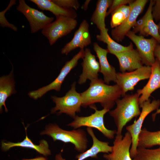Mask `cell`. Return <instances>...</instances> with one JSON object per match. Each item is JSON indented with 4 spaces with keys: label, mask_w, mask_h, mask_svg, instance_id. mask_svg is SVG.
<instances>
[{
    "label": "cell",
    "mask_w": 160,
    "mask_h": 160,
    "mask_svg": "<svg viewBox=\"0 0 160 160\" xmlns=\"http://www.w3.org/2000/svg\"><path fill=\"white\" fill-rule=\"evenodd\" d=\"M93 48L99 60L100 72L103 75L104 81L108 84L111 81L116 83L117 73L115 68L109 64L107 60L108 49L102 48L96 42L93 43Z\"/></svg>",
    "instance_id": "20"
},
{
    "label": "cell",
    "mask_w": 160,
    "mask_h": 160,
    "mask_svg": "<svg viewBox=\"0 0 160 160\" xmlns=\"http://www.w3.org/2000/svg\"><path fill=\"white\" fill-rule=\"evenodd\" d=\"M87 130L92 138L93 144L89 149L76 156L77 160H84L89 157L97 158V155L100 153H108L112 151V146L109 145L108 142L99 140L95 136L92 128L87 127ZM55 160H65L62 157L61 153L56 155Z\"/></svg>",
    "instance_id": "17"
},
{
    "label": "cell",
    "mask_w": 160,
    "mask_h": 160,
    "mask_svg": "<svg viewBox=\"0 0 160 160\" xmlns=\"http://www.w3.org/2000/svg\"><path fill=\"white\" fill-rule=\"evenodd\" d=\"M89 107L95 110V112L87 116H76L73 121L68 126L76 129L82 127L94 128L100 131L106 137L110 139H113L116 133V131L107 129L104 124V117L105 115L110 110L103 108L100 110H97L94 105Z\"/></svg>",
    "instance_id": "5"
},
{
    "label": "cell",
    "mask_w": 160,
    "mask_h": 160,
    "mask_svg": "<svg viewBox=\"0 0 160 160\" xmlns=\"http://www.w3.org/2000/svg\"><path fill=\"white\" fill-rule=\"evenodd\" d=\"M159 114H160V108L157 109L155 113L152 114V117L153 121H155L156 115Z\"/></svg>",
    "instance_id": "35"
},
{
    "label": "cell",
    "mask_w": 160,
    "mask_h": 160,
    "mask_svg": "<svg viewBox=\"0 0 160 160\" xmlns=\"http://www.w3.org/2000/svg\"><path fill=\"white\" fill-rule=\"evenodd\" d=\"M13 69L9 74L3 76L0 78V109L2 111V107L5 108V111H8L5 105V101L8 97L11 95L15 94L16 91L15 89V82L13 75Z\"/></svg>",
    "instance_id": "24"
},
{
    "label": "cell",
    "mask_w": 160,
    "mask_h": 160,
    "mask_svg": "<svg viewBox=\"0 0 160 160\" xmlns=\"http://www.w3.org/2000/svg\"><path fill=\"white\" fill-rule=\"evenodd\" d=\"M152 15L155 22L160 21V0H155L152 9Z\"/></svg>",
    "instance_id": "32"
},
{
    "label": "cell",
    "mask_w": 160,
    "mask_h": 160,
    "mask_svg": "<svg viewBox=\"0 0 160 160\" xmlns=\"http://www.w3.org/2000/svg\"><path fill=\"white\" fill-rule=\"evenodd\" d=\"M155 0L150 1L146 12L142 17L137 21L132 31L143 36H151L160 44L158 27L155 23L152 15V9Z\"/></svg>",
    "instance_id": "13"
},
{
    "label": "cell",
    "mask_w": 160,
    "mask_h": 160,
    "mask_svg": "<svg viewBox=\"0 0 160 160\" xmlns=\"http://www.w3.org/2000/svg\"><path fill=\"white\" fill-rule=\"evenodd\" d=\"M113 1L98 0L97 2L96 8L92 15L90 21L96 26L100 31L106 28L105 19L106 16L107 10L110 7Z\"/></svg>",
    "instance_id": "23"
},
{
    "label": "cell",
    "mask_w": 160,
    "mask_h": 160,
    "mask_svg": "<svg viewBox=\"0 0 160 160\" xmlns=\"http://www.w3.org/2000/svg\"><path fill=\"white\" fill-rule=\"evenodd\" d=\"M25 138L22 141L17 143L10 142L1 143V148L4 151H6L14 147H20L28 148L35 150L40 154L47 156L50 155L51 152L49 148V145L46 141L43 140L40 141L39 145L34 144L28 138L26 133V128H25Z\"/></svg>",
    "instance_id": "21"
},
{
    "label": "cell",
    "mask_w": 160,
    "mask_h": 160,
    "mask_svg": "<svg viewBox=\"0 0 160 160\" xmlns=\"http://www.w3.org/2000/svg\"><path fill=\"white\" fill-rule=\"evenodd\" d=\"M151 67V72L148 81L142 89L137 90V93L141 95L139 98L140 105L149 99L153 92L160 88V64L156 58Z\"/></svg>",
    "instance_id": "19"
},
{
    "label": "cell",
    "mask_w": 160,
    "mask_h": 160,
    "mask_svg": "<svg viewBox=\"0 0 160 160\" xmlns=\"http://www.w3.org/2000/svg\"><path fill=\"white\" fill-rule=\"evenodd\" d=\"M148 1V0H136L129 4L131 9L129 15L124 23L111 31L113 40L118 42L122 41L127 33L135 24L137 17Z\"/></svg>",
    "instance_id": "10"
},
{
    "label": "cell",
    "mask_w": 160,
    "mask_h": 160,
    "mask_svg": "<svg viewBox=\"0 0 160 160\" xmlns=\"http://www.w3.org/2000/svg\"><path fill=\"white\" fill-rule=\"evenodd\" d=\"M81 94L83 101L82 106L86 107L100 103L103 108L109 110L122 95L121 89L117 84L109 85L99 79L91 81L88 88Z\"/></svg>",
    "instance_id": "1"
},
{
    "label": "cell",
    "mask_w": 160,
    "mask_h": 160,
    "mask_svg": "<svg viewBox=\"0 0 160 160\" xmlns=\"http://www.w3.org/2000/svg\"><path fill=\"white\" fill-rule=\"evenodd\" d=\"M16 0H11L6 8L1 12L0 13V25L2 27L9 28L15 31L17 30V27L14 25L9 23L6 19L4 15L5 13L9 10L13 5L16 4Z\"/></svg>",
    "instance_id": "29"
},
{
    "label": "cell",
    "mask_w": 160,
    "mask_h": 160,
    "mask_svg": "<svg viewBox=\"0 0 160 160\" xmlns=\"http://www.w3.org/2000/svg\"><path fill=\"white\" fill-rule=\"evenodd\" d=\"M56 17V20L42 30V33L48 40L50 45L54 44L59 39L68 34L76 27V19L64 16Z\"/></svg>",
    "instance_id": "6"
},
{
    "label": "cell",
    "mask_w": 160,
    "mask_h": 160,
    "mask_svg": "<svg viewBox=\"0 0 160 160\" xmlns=\"http://www.w3.org/2000/svg\"><path fill=\"white\" fill-rule=\"evenodd\" d=\"M89 28V25L88 22L84 20L75 32L71 40L62 49L61 53L67 55L77 48L84 49V47L90 44L92 41Z\"/></svg>",
    "instance_id": "15"
},
{
    "label": "cell",
    "mask_w": 160,
    "mask_h": 160,
    "mask_svg": "<svg viewBox=\"0 0 160 160\" xmlns=\"http://www.w3.org/2000/svg\"><path fill=\"white\" fill-rule=\"evenodd\" d=\"M160 105L159 100H153L151 102L149 99L144 102L140 105V107L142 108V111L139 118L133 124L126 127L127 130L130 133L132 137V143L130 153V157L132 159L137 153L138 137L144 120L151 112L158 109Z\"/></svg>",
    "instance_id": "7"
},
{
    "label": "cell",
    "mask_w": 160,
    "mask_h": 160,
    "mask_svg": "<svg viewBox=\"0 0 160 160\" xmlns=\"http://www.w3.org/2000/svg\"><path fill=\"white\" fill-rule=\"evenodd\" d=\"M17 10L21 12L28 20L32 33L43 29L54 20L52 17H48L43 12L31 8L24 0H19Z\"/></svg>",
    "instance_id": "11"
},
{
    "label": "cell",
    "mask_w": 160,
    "mask_h": 160,
    "mask_svg": "<svg viewBox=\"0 0 160 160\" xmlns=\"http://www.w3.org/2000/svg\"><path fill=\"white\" fill-rule=\"evenodd\" d=\"M84 55V49H80L79 51L70 60L67 61L60 71L56 79L50 84L36 90L30 92L29 96L35 100L42 97L47 92L52 90L59 92L61 86L65 78L71 71L77 65L79 60L83 58Z\"/></svg>",
    "instance_id": "8"
},
{
    "label": "cell",
    "mask_w": 160,
    "mask_h": 160,
    "mask_svg": "<svg viewBox=\"0 0 160 160\" xmlns=\"http://www.w3.org/2000/svg\"><path fill=\"white\" fill-rule=\"evenodd\" d=\"M132 143L130 133L127 132L124 137L122 135H116L113 142L112 151L103 154L107 160H133L130 151Z\"/></svg>",
    "instance_id": "14"
},
{
    "label": "cell",
    "mask_w": 160,
    "mask_h": 160,
    "mask_svg": "<svg viewBox=\"0 0 160 160\" xmlns=\"http://www.w3.org/2000/svg\"><path fill=\"white\" fill-rule=\"evenodd\" d=\"M90 1L91 0H86L84 1V4L81 6V9L84 10V11H86L88 9V5Z\"/></svg>",
    "instance_id": "34"
},
{
    "label": "cell",
    "mask_w": 160,
    "mask_h": 160,
    "mask_svg": "<svg viewBox=\"0 0 160 160\" xmlns=\"http://www.w3.org/2000/svg\"><path fill=\"white\" fill-rule=\"evenodd\" d=\"M158 27V30L159 34L160 36V21H159V23L157 25Z\"/></svg>",
    "instance_id": "37"
},
{
    "label": "cell",
    "mask_w": 160,
    "mask_h": 160,
    "mask_svg": "<svg viewBox=\"0 0 160 160\" xmlns=\"http://www.w3.org/2000/svg\"><path fill=\"white\" fill-rule=\"evenodd\" d=\"M137 93L125 95L123 98L116 101V108L109 111L111 116L113 118L117 127L116 135H121L124 127L132 119L140 115L139 98Z\"/></svg>",
    "instance_id": "2"
},
{
    "label": "cell",
    "mask_w": 160,
    "mask_h": 160,
    "mask_svg": "<svg viewBox=\"0 0 160 160\" xmlns=\"http://www.w3.org/2000/svg\"><path fill=\"white\" fill-rule=\"evenodd\" d=\"M133 160H160V145L151 149L137 147Z\"/></svg>",
    "instance_id": "28"
},
{
    "label": "cell",
    "mask_w": 160,
    "mask_h": 160,
    "mask_svg": "<svg viewBox=\"0 0 160 160\" xmlns=\"http://www.w3.org/2000/svg\"><path fill=\"white\" fill-rule=\"evenodd\" d=\"M22 160H47L46 158L43 157H39L31 159H23Z\"/></svg>",
    "instance_id": "36"
},
{
    "label": "cell",
    "mask_w": 160,
    "mask_h": 160,
    "mask_svg": "<svg viewBox=\"0 0 160 160\" xmlns=\"http://www.w3.org/2000/svg\"><path fill=\"white\" fill-rule=\"evenodd\" d=\"M76 83L74 82L71 84V89L64 96H51V99L55 104V106L51 109L52 113L58 111L56 113L58 114L65 113L74 119L76 113L81 111L82 99L81 94L76 90Z\"/></svg>",
    "instance_id": "4"
},
{
    "label": "cell",
    "mask_w": 160,
    "mask_h": 160,
    "mask_svg": "<svg viewBox=\"0 0 160 160\" xmlns=\"http://www.w3.org/2000/svg\"><path fill=\"white\" fill-rule=\"evenodd\" d=\"M118 59L120 71L121 73L136 70L143 66L144 62L137 49H134L113 54Z\"/></svg>",
    "instance_id": "18"
},
{
    "label": "cell",
    "mask_w": 160,
    "mask_h": 160,
    "mask_svg": "<svg viewBox=\"0 0 160 160\" xmlns=\"http://www.w3.org/2000/svg\"><path fill=\"white\" fill-rule=\"evenodd\" d=\"M52 1L58 5L65 8L78 10L80 4L77 0H53Z\"/></svg>",
    "instance_id": "30"
},
{
    "label": "cell",
    "mask_w": 160,
    "mask_h": 160,
    "mask_svg": "<svg viewBox=\"0 0 160 160\" xmlns=\"http://www.w3.org/2000/svg\"><path fill=\"white\" fill-rule=\"evenodd\" d=\"M41 135H48L54 141L58 140L65 143H71L74 145L75 150L81 153L85 151L87 147L86 133L82 129L67 131L61 129L56 124H51L47 126Z\"/></svg>",
    "instance_id": "3"
},
{
    "label": "cell",
    "mask_w": 160,
    "mask_h": 160,
    "mask_svg": "<svg viewBox=\"0 0 160 160\" xmlns=\"http://www.w3.org/2000/svg\"><path fill=\"white\" fill-rule=\"evenodd\" d=\"M154 57H156L160 64V44H158L154 52Z\"/></svg>",
    "instance_id": "33"
},
{
    "label": "cell",
    "mask_w": 160,
    "mask_h": 160,
    "mask_svg": "<svg viewBox=\"0 0 160 160\" xmlns=\"http://www.w3.org/2000/svg\"><path fill=\"white\" fill-rule=\"evenodd\" d=\"M135 44L146 65L151 66L155 61L154 52L158 43L154 38L146 39L144 36L137 35L130 31L126 34Z\"/></svg>",
    "instance_id": "12"
},
{
    "label": "cell",
    "mask_w": 160,
    "mask_h": 160,
    "mask_svg": "<svg viewBox=\"0 0 160 160\" xmlns=\"http://www.w3.org/2000/svg\"><path fill=\"white\" fill-rule=\"evenodd\" d=\"M156 145H160V129L152 132L145 128L142 129L138 137L137 147L148 148Z\"/></svg>",
    "instance_id": "26"
},
{
    "label": "cell",
    "mask_w": 160,
    "mask_h": 160,
    "mask_svg": "<svg viewBox=\"0 0 160 160\" xmlns=\"http://www.w3.org/2000/svg\"><path fill=\"white\" fill-rule=\"evenodd\" d=\"M131 10L129 5H124L112 12L110 22L111 28H115L124 23L129 15Z\"/></svg>",
    "instance_id": "27"
},
{
    "label": "cell",
    "mask_w": 160,
    "mask_h": 160,
    "mask_svg": "<svg viewBox=\"0 0 160 160\" xmlns=\"http://www.w3.org/2000/svg\"><path fill=\"white\" fill-rule=\"evenodd\" d=\"M81 63L82 72L79 76L78 83L82 84L89 79L91 81L98 78L100 67L95 56L91 52L90 49L86 48L84 50V55Z\"/></svg>",
    "instance_id": "16"
},
{
    "label": "cell",
    "mask_w": 160,
    "mask_h": 160,
    "mask_svg": "<svg viewBox=\"0 0 160 160\" xmlns=\"http://www.w3.org/2000/svg\"><path fill=\"white\" fill-rule=\"evenodd\" d=\"M108 29L106 28L103 31H100V34L96 36L97 40L103 42L107 44V49L108 53L113 55L129 51L133 49L132 44L131 42L127 46H123L112 39L108 33Z\"/></svg>",
    "instance_id": "25"
},
{
    "label": "cell",
    "mask_w": 160,
    "mask_h": 160,
    "mask_svg": "<svg viewBox=\"0 0 160 160\" xmlns=\"http://www.w3.org/2000/svg\"><path fill=\"white\" fill-rule=\"evenodd\" d=\"M36 4L42 10L50 11L56 17L64 16L75 19L77 14L75 10L73 9H66L62 7L49 0H30Z\"/></svg>",
    "instance_id": "22"
},
{
    "label": "cell",
    "mask_w": 160,
    "mask_h": 160,
    "mask_svg": "<svg viewBox=\"0 0 160 160\" xmlns=\"http://www.w3.org/2000/svg\"><path fill=\"white\" fill-rule=\"evenodd\" d=\"M134 0H113L109 8V9L107 13L106 16L111 14L114 10L120 7L126 5L127 4H130Z\"/></svg>",
    "instance_id": "31"
},
{
    "label": "cell",
    "mask_w": 160,
    "mask_h": 160,
    "mask_svg": "<svg viewBox=\"0 0 160 160\" xmlns=\"http://www.w3.org/2000/svg\"><path fill=\"white\" fill-rule=\"evenodd\" d=\"M151 72V66L145 65L132 71L117 73L116 83L122 91V96L127 92L134 90L140 81L149 79Z\"/></svg>",
    "instance_id": "9"
}]
</instances>
